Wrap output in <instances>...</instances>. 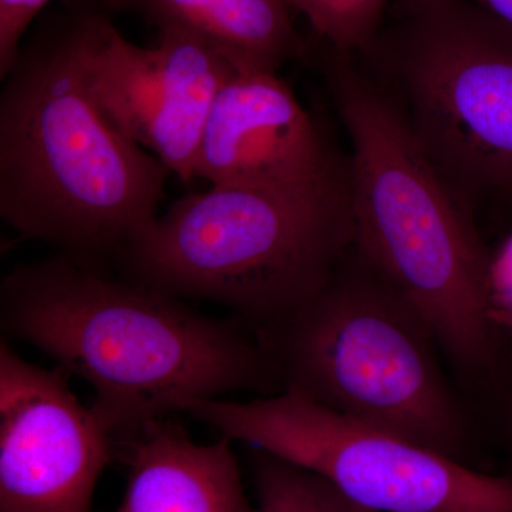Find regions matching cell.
Wrapping results in <instances>:
<instances>
[{
  "mask_svg": "<svg viewBox=\"0 0 512 512\" xmlns=\"http://www.w3.org/2000/svg\"><path fill=\"white\" fill-rule=\"evenodd\" d=\"M254 336L282 392L466 458L470 420L430 326L355 245L302 311Z\"/></svg>",
  "mask_w": 512,
  "mask_h": 512,
  "instance_id": "5b68a950",
  "label": "cell"
},
{
  "mask_svg": "<svg viewBox=\"0 0 512 512\" xmlns=\"http://www.w3.org/2000/svg\"><path fill=\"white\" fill-rule=\"evenodd\" d=\"M508 444H510L511 448V456H512V400L510 404V410H508Z\"/></svg>",
  "mask_w": 512,
  "mask_h": 512,
  "instance_id": "ac0fdd59",
  "label": "cell"
},
{
  "mask_svg": "<svg viewBox=\"0 0 512 512\" xmlns=\"http://www.w3.org/2000/svg\"><path fill=\"white\" fill-rule=\"evenodd\" d=\"M488 288L491 318L497 328L512 330V231L501 247L491 254Z\"/></svg>",
  "mask_w": 512,
  "mask_h": 512,
  "instance_id": "2e32d148",
  "label": "cell"
},
{
  "mask_svg": "<svg viewBox=\"0 0 512 512\" xmlns=\"http://www.w3.org/2000/svg\"><path fill=\"white\" fill-rule=\"evenodd\" d=\"M355 239L349 165L316 183L184 195L119 256L124 278L174 298L220 303L276 328L315 298Z\"/></svg>",
  "mask_w": 512,
  "mask_h": 512,
  "instance_id": "277c9868",
  "label": "cell"
},
{
  "mask_svg": "<svg viewBox=\"0 0 512 512\" xmlns=\"http://www.w3.org/2000/svg\"><path fill=\"white\" fill-rule=\"evenodd\" d=\"M232 443H197L167 419L147 424L119 446L128 476L116 512H258Z\"/></svg>",
  "mask_w": 512,
  "mask_h": 512,
  "instance_id": "8fae6325",
  "label": "cell"
},
{
  "mask_svg": "<svg viewBox=\"0 0 512 512\" xmlns=\"http://www.w3.org/2000/svg\"><path fill=\"white\" fill-rule=\"evenodd\" d=\"M221 436L325 478L370 512H512V477L493 476L289 392L188 407Z\"/></svg>",
  "mask_w": 512,
  "mask_h": 512,
  "instance_id": "52a82bcc",
  "label": "cell"
},
{
  "mask_svg": "<svg viewBox=\"0 0 512 512\" xmlns=\"http://www.w3.org/2000/svg\"><path fill=\"white\" fill-rule=\"evenodd\" d=\"M346 163L278 73L238 70L208 116L195 178L220 187H296Z\"/></svg>",
  "mask_w": 512,
  "mask_h": 512,
  "instance_id": "30bf717a",
  "label": "cell"
},
{
  "mask_svg": "<svg viewBox=\"0 0 512 512\" xmlns=\"http://www.w3.org/2000/svg\"><path fill=\"white\" fill-rule=\"evenodd\" d=\"M0 325L89 384L117 447L153 421L225 394L282 392L274 363L239 320L60 254L10 269Z\"/></svg>",
  "mask_w": 512,
  "mask_h": 512,
  "instance_id": "6da1fadb",
  "label": "cell"
},
{
  "mask_svg": "<svg viewBox=\"0 0 512 512\" xmlns=\"http://www.w3.org/2000/svg\"><path fill=\"white\" fill-rule=\"evenodd\" d=\"M318 56L350 140L353 245L413 303L461 373L487 375L500 346L488 288L491 252L476 210L355 55L322 45Z\"/></svg>",
  "mask_w": 512,
  "mask_h": 512,
  "instance_id": "3957f363",
  "label": "cell"
},
{
  "mask_svg": "<svg viewBox=\"0 0 512 512\" xmlns=\"http://www.w3.org/2000/svg\"><path fill=\"white\" fill-rule=\"evenodd\" d=\"M86 10L20 47L0 94V217L104 268L160 215L170 170L114 126L83 67Z\"/></svg>",
  "mask_w": 512,
  "mask_h": 512,
  "instance_id": "7a4b0ae2",
  "label": "cell"
},
{
  "mask_svg": "<svg viewBox=\"0 0 512 512\" xmlns=\"http://www.w3.org/2000/svg\"><path fill=\"white\" fill-rule=\"evenodd\" d=\"M512 28V0H468Z\"/></svg>",
  "mask_w": 512,
  "mask_h": 512,
  "instance_id": "e0dca14e",
  "label": "cell"
},
{
  "mask_svg": "<svg viewBox=\"0 0 512 512\" xmlns=\"http://www.w3.org/2000/svg\"><path fill=\"white\" fill-rule=\"evenodd\" d=\"M158 29L180 28L220 47L239 70L278 73L303 53L286 0H109Z\"/></svg>",
  "mask_w": 512,
  "mask_h": 512,
  "instance_id": "7c38bea8",
  "label": "cell"
},
{
  "mask_svg": "<svg viewBox=\"0 0 512 512\" xmlns=\"http://www.w3.org/2000/svg\"><path fill=\"white\" fill-rule=\"evenodd\" d=\"M84 76L114 126L190 184L205 124L237 64L204 37L158 29L157 45L140 47L109 16L86 10Z\"/></svg>",
  "mask_w": 512,
  "mask_h": 512,
  "instance_id": "ba28073f",
  "label": "cell"
},
{
  "mask_svg": "<svg viewBox=\"0 0 512 512\" xmlns=\"http://www.w3.org/2000/svg\"><path fill=\"white\" fill-rule=\"evenodd\" d=\"M251 473L258 512H370L325 478L268 451L252 448Z\"/></svg>",
  "mask_w": 512,
  "mask_h": 512,
  "instance_id": "4fadbf2b",
  "label": "cell"
},
{
  "mask_svg": "<svg viewBox=\"0 0 512 512\" xmlns=\"http://www.w3.org/2000/svg\"><path fill=\"white\" fill-rule=\"evenodd\" d=\"M355 56L467 204H512L511 26L468 0H392Z\"/></svg>",
  "mask_w": 512,
  "mask_h": 512,
  "instance_id": "8992f818",
  "label": "cell"
},
{
  "mask_svg": "<svg viewBox=\"0 0 512 512\" xmlns=\"http://www.w3.org/2000/svg\"><path fill=\"white\" fill-rule=\"evenodd\" d=\"M50 0H0V79L12 69L29 26Z\"/></svg>",
  "mask_w": 512,
  "mask_h": 512,
  "instance_id": "9a60e30c",
  "label": "cell"
},
{
  "mask_svg": "<svg viewBox=\"0 0 512 512\" xmlns=\"http://www.w3.org/2000/svg\"><path fill=\"white\" fill-rule=\"evenodd\" d=\"M308 19L320 43L356 55L372 40L392 0H286Z\"/></svg>",
  "mask_w": 512,
  "mask_h": 512,
  "instance_id": "5bb4252c",
  "label": "cell"
},
{
  "mask_svg": "<svg viewBox=\"0 0 512 512\" xmlns=\"http://www.w3.org/2000/svg\"><path fill=\"white\" fill-rule=\"evenodd\" d=\"M62 367L26 362L0 343V512H92L119 447Z\"/></svg>",
  "mask_w": 512,
  "mask_h": 512,
  "instance_id": "9c48e42d",
  "label": "cell"
}]
</instances>
